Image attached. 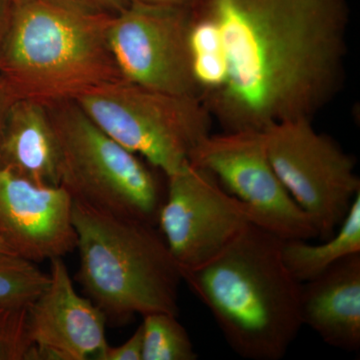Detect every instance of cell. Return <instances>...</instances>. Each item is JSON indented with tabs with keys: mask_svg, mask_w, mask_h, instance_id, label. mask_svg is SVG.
I'll use <instances>...</instances> for the list:
<instances>
[{
	"mask_svg": "<svg viewBox=\"0 0 360 360\" xmlns=\"http://www.w3.org/2000/svg\"><path fill=\"white\" fill-rule=\"evenodd\" d=\"M51 283L34 262L0 252V307L28 309Z\"/></svg>",
	"mask_w": 360,
	"mask_h": 360,
	"instance_id": "e0dca14e",
	"label": "cell"
},
{
	"mask_svg": "<svg viewBox=\"0 0 360 360\" xmlns=\"http://www.w3.org/2000/svg\"><path fill=\"white\" fill-rule=\"evenodd\" d=\"M79 267L75 279L108 321L135 314L179 316L180 267L155 225L122 219L73 201Z\"/></svg>",
	"mask_w": 360,
	"mask_h": 360,
	"instance_id": "277c9868",
	"label": "cell"
},
{
	"mask_svg": "<svg viewBox=\"0 0 360 360\" xmlns=\"http://www.w3.org/2000/svg\"><path fill=\"white\" fill-rule=\"evenodd\" d=\"M191 8L131 0L111 18L108 41L122 79L165 94L198 97L188 35Z\"/></svg>",
	"mask_w": 360,
	"mask_h": 360,
	"instance_id": "ba28073f",
	"label": "cell"
},
{
	"mask_svg": "<svg viewBox=\"0 0 360 360\" xmlns=\"http://www.w3.org/2000/svg\"><path fill=\"white\" fill-rule=\"evenodd\" d=\"M141 360H196L198 355L177 315L153 312L143 315Z\"/></svg>",
	"mask_w": 360,
	"mask_h": 360,
	"instance_id": "2e32d148",
	"label": "cell"
},
{
	"mask_svg": "<svg viewBox=\"0 0 360 360\" xmlns=\"http://www.w3.org/2000/svg\"><path fill=\"white\" fill-rule=\"evenodd\" d=\"M75 101L105 134L167 176L188 162L191 150L210 134L212 115L198 97L120 79Z\"/></svg>",
	"mask_w": 360,
	"mask_h": 360,
	"instance_id": "8992f818",
	"label": "cell"
},
{
	"mask_svg": "<svg viewBox=\"0 0 360 360\" xmlns=\"http://www.w3.org/2000/svg\"><path fill=\"white\" fill-rule=\"evenodd\" d=\"M0 167L42 186H60L61 153L49 108L15 99L7 113Z\"/></svg>",
	"mask_w": 360,
	"mask_h": 360,
	"instance_id": "5bb4252c",
	"label": "cell"
},
{
	"mask_svg": "<svg viewBox=\"0 0 360 360\" xmlns=\"http://www.w3.org/2000/svg\"><path fill=\"white\" fill-rule=\"evenodd\" d=\"M27 310L0 307V360H25L32 347Z\"/></svg>",
	"mask_w": 360,
	"mask_h": 360,
	"instance_id": "ac0fdd59",
	"label": "cell"
},
{
	"mask_svg": "<svg viewBox=\"0 0 360 360\" xmlns=\"http://www.w3.org/2000/svg\"><path fill=\"white\" fill-rule=\"evenodd\" d=\"M167 177L158 225L180 269L210 262L248 224H257L250 206L227 193L205 168L188 161Z\"/></svg>",
	"mask_w": 360,
	"mask_h": 360,
	"instance_id": "30bf717a",
	"label": "cell"
},
{
	"mask_svg": "<svg viewBox=\"0 0 360 360\" xmlns=\"http://www.w3.org/2000/svg\"><path fill=\"white\" fill-rule=\"evenodd\" d=\"M51 283L28 307L32 347L25 360H85L108 347L106 319L78 295L63 257L51 260Z\"/></svg>",
	"mask_w": 360,
	"mask_h": 360,
	"instance_id": "7c38bea8",
	"label": "cell"
},
{
	"mask_svg": "<svg viewBox=\"0 0 360 360\" xmlns=\"http://www.w3.org/2000/svg\"><path fill=\"white\" fill-rule=\"evenodd\" d=\"M270 165L300 207L314 219L319 238L335 233L347 217L360 179L355 161L309 118H296L264 130Z\"/></svg>",
	"mask_w": 360,
	"mask_h": 360,
	"instance_id": "52a82bcc",
	"label": "cell"
},
{
	"mask_svg": "<svg viewBox=\"0 0 360 360\" xmlns=\"http://www.w3.org/2000/svg\"><path fill=\"white\" fill-rule=\"evenodd\" d=\"M136 1L144 2V4H161V6H184L193 8L198 0H136Z\"/></svg>",
	"mask_w": 360,
	"mask_h": 360,
	"instance_id": "603a6c76",
	"label": "cell"
},
{
	"mask_svg": "<svg viewBox=\"0 0 360 360\" xmlns=\"http://www.w3.org/2000/svg\"><path fill=\"white\" fill-rule=\"evenodd\" d=\"M73 200L63 186H42L0 167V238L15 255L41 262L77 248Z\"/></svg>",
	"mask_w": 360,
	"mask_h": 360,
	"instance_id": "8fae6325",
	"label": "cell"
},
{
	"mask_svg": "<svg viewBox=\"0 0 360 360\" xmlns=\"http://www.w3.org/2000/svg\"><path fill=\"white\" fill-rule=\"evenodd\" d=\"M188 161L212 172L227 193L250 206L257 225L283 239L319 238L314 219L270 165L264 131L210 134L191 150Z\"/></svg>",
	"mask_w": 360,
	"mask_h": 360,
	"instance_id": "9c48e42d",
	"label": "cell"
},
{
	"mask_svg": "<svg viewBox=\"0 0 360 360\" xmlns=\"http://www.w3.org/2000/svg\"><path fill=\"white\" fill-rule=\"evenodd\" d=\"M0 252L13 253V255H15V253H14L13 251L11 250V248H9V246L7 245L4 240H2L1 238H0Z\"/></svg>",
	"mask_w": 360,
	"mask_h": 360,
	"instance_id": "cb8c5ba5",
	"label": "cell"
},
{
	"mask_svg": "<svg viewBox=\"0 0 360 360\" xmlns=\"http://www.w3.org/2000/svg\"><path fill=\"white\" fill-rule=\"evenodd\" d=\"M96 356V360H141L142 326H139L127 342L116 347L108 345Z\"/></svg>",
	"mask_w": 360,
	"mask_h": 360,
	"instance_id": "d6986e66",
	"label": "cell"
},
{
	"mask_svg": "<svg viewBox=\"0 0 360 360\" xmlns=\"http://www.w3.org/2000/svg\"><path fill=\"white\" fill-rule=\"evenodd\" d=\"M68 6L77 7L90 13L110 15L122 13L131 4V0H58Z\"/></svg>",
	"mask_w": 360,
	"mask_h": 360,
	"instance_id": "ffe728a7",
	"label": "cell"
},
{
	"mask_svg": "<svg viewBox=\"0 0 360 360\" xmlns=\"http://www.w3.org/2000/svg\"><path fill=\"white\" fill-rule=\"evenodd\" d=\"M360 252V193L355 196L338 231L321 245L303 239H283V258L300 283L311 281L343 258Z\"/></svg>",
	"mask_w": 360,
	"mask_h": 360,
	"instance_id": "9a60e30c",
	"label": "cell"
},
{
	"mask_svg": "<svg viewBox=\"0 0 360 360\" xmlns=\"http://www.w3.org/2000/svg\"><path fill=\"white\" fill-rule=\"evenodd\" d=\"M11 0H0V49L6 37L11 20Z\"/></svg>",
	"mask_w": 360,
	"mask_h": 360,
	"instance_id": "7402d4cb",
	"label": "cell"
},
{
	"mask_svg": "<svg viewBox=\"0 0 360 360\" xmlns=\"http://www.w3.org/2000/svg\"><path fill=\"white\" fill-rule=\"evenodd\" d=\"M219 28L222 89L202 101L224 132L309 118L345 79L347 0H198Z\"/></svg>",
	"mask_w": 360,
	"mask_h": 360,
	"instance_id": "6da1fadb",
	"label": "cell"
},
{
	"mask_svg": "<svg viewBox=\"0 0 360 360\" xmlns=\"http://www.w3.org/2000/svg\"><path fill=\"white\" fill-rule=\"evenodd\" d=\"M14 101H15V98H14L11 90L8 89L4 80L0 77V146H1L2 135H4L7 113H8L9 108H11Z\"/></svg>",
	"mask_w": 360,
	"mask_h": 360,
	"instance_id": "44dd1931",
	"label": "cell"
},
{
	"mask_svg": "<svg viewBox=\"0 0 360 360\" xmlns=\"http://www.w3.org/2000/svg\"><path fill=\"white\" fill-rule=\"evenodd\" d=\"M112 16L58 0H11L0 77L14 98L49 108L122 79L108 41Z\"/></svg>",
	"mask_w": 360,
	"mask_h": 360,
	"instance_id": "3957f363",
	"label": "cell"
},
{
	"mask_svg": "<svg viewBox=\"0 0 360 360\" xmlns=\"http://www.w3.org/2000/svg\"><path fill=\"white\" fill-rule=\"evenodd\" d=\"M302 319L326 345L345 350L360 348V252L336 262L321 276L303 283Z\"/></svg>",
	"mask_w": 360,
	"mask_h": 360,
	"instance_id": "4fadbf2b",
	"label": "cell"
},
{
	"mask_svg": "<svg viewBox=\"0 0 360 360\" xmlns=\"http://www.w3.org/2000/svg\"><path fill=\"white\" fill-rule=\"evenodd\" d=\"M61 153L60 186L75 202L158 225L165 193L158 176L75 101L49 106Z\"/></svg>",
	"mask_w": 360,
	"mask_h": 360,
	"instance_id": "5b68a950",
	"label": "cell"
},
{
	"mask_svg": "<svg viewBox=\"0 0 360 360\" xmlns=\"http://www.w3.org/2000/svg\"><path fill=\"white\" fill-rule=\"evenodd\" d=\"M283 243L250 224L210 262L180 269L182 281L243 359H283L303 326L302 283L284 264Z\"/></svg>",
	"mask_w": 360,
	"mask_h": 360,
	"instance_id": "7a4b0ae2",
	"label": "cell"
}]
</instances>
